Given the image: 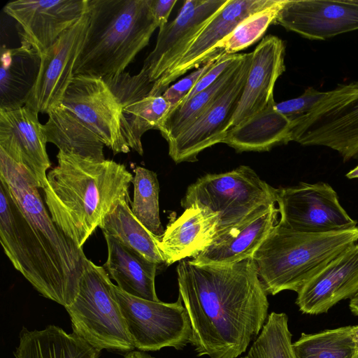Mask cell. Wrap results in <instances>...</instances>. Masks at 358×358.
<instances>
[{"mask_svg":"<svg viewBox=\"0 0 358 358\" xmlns=\"http://www.w3.org/2000/svg\"><path fill=\"white\" fill-rule=\"evenodd\" d=\"M134 197L131 211L153 235L159 237L164 230L159 217V184L156 173L141 166L134 170Z\"/></svg>","mask_w":358,"mask_h":358,"instance_id":"obj_32","label":"cell"},{"mask_svg":"<svg viewBox=\"0 0 358 358\" xmlns=\"http://www.w3.org/2000/svg\"><path fill=\"white\" fill-rule=\"evenodd\" d=\"M332 90L321 92L313 87L307 88L298 97L275 103L274 108L289 120L309 113L327 99Z\"/></svg>","mask_w":358,"mask_h":358,"instance_id":"obj_35","label":"cell"},{"mask_svg":"<svg viewBox=\"0 0 358 358\" xmlns=\"http://www.w3.org/2000/svg\"><path fill=\"white\" fill-rule=\"evenodd\" d=\"M113 291L136 349L182 350L190 343L191 323L180 296L176 302L165 303L131 296L115 285Z\"/></svg>","mask_w":358,"mask_h":358,"instance_id":"obj_9","label":"cell"},{"mask_svg":"<svg viewBox=\"0 0 358 358\" xmlns=\"http://www.w3.org/2000/svg\"><path fill=\"white\" fill-rule=\"evenodd\" d=\"M89 26L74 76L124 72L158 28L148 0H88Z\"/></svg>","mask_w":358,"mask_h":358,"instance_id":"obj_4","label":"cell"},{"mask_svg":"<svg viewBox=\"0 0 358 358\" xmlns=\"http://www.w3.org/2000/svg\"><path fill=\"white\" fill-rule=\"evenodd\" d=\"M122 244L159 266L166 265L158 247L159 237L150 232L134 216L128 201H121L99 225Z\"/></svg>","mask_w":358,"mask_h":358,"instance_id":"obj_28","label":"cell"},{"mask_svg":"<svg viewBox=\"0 0 358 358\" xmlns=\"http://www.w3.org/2000/svg\"><path fill=\"white\" fill-rule=\"evenodd\" d=\"M292 336L287 315L272 312L248 353L241 358H295Z\"/></svg>","mask_w":358,"mask_h":358,"instance_id":"obj_34","label":"cell"},{"mask_svg":"<svg viewBox=\"0 0 358 358\" xmlns=\"http://www.w3.org/2000/svg\"><path fill=\"white\" fill-rule=\"evenodd\" d=\"M101 351L75 333L56 325L41 330L22 327L15 358H99Z\"/></svg>","mask_w":358,"mask_h":358,"instance_id":"obj_26","label":"cell"},{"mask_svg":"<svg viewBox=\"0 0 358 358\" xmlns=\"http://www.w3.org/2000/svg\"><path fill=\"white\" fill-rule=\"evenodd\" d=\"M285 1L275 0L273 3L245 18L218 43L217 50L222 54L233 55L255 43L264 35L268 27L274 24Z\"/></svg>","mask_w":358,"mask_h":358,"instance_id":"obj_33","label":"cell"},{"mask_svg":"<svg viewBox=\"0 0 358 358\" xmlns=\"http://www.w3.org/2000/svg\"><path fill=\"white\" fill-rule=\"evenodd\" d=\"M43 124L47 143L59 151L96 160H105L103 142L69 109L60 104L48 113Z\"/></svg>","mask_w":358,"mask_h":358,"instance_id":"obj_27","label":"cell"},{"mask_svg":"<svg viewBox=\"0 0 358 358\" xmlns=\"http://www.w3.org/2000/svg\"><path fill=\"white\" fill-rule=\"evenodd\" d=\"M276 192L278 223L284 227L303 233H328L357 227L327 183L302 182Z\"/></svg>","mask_w":358,"mask_h":358,"instance_id":"obj_10","label":"cell"},{"mask_svg":"<svg viewBox=\"0 0 358 358\" xmlns=\"http://www.w3.org/2000/svg\"><path fill=\"white\" fill-rule=\"evenodd\" d=\"M217 230L215 214L197 206L185 208L159 237L158 247L166 265L197 256L211 243Z\"/></svg>","mask_w":358,"mask_h":358,"instance_id":"obj_22","label":"cell"},{"mask_svg":"<svg viewBox=\"0 0 358 358\" xmlns=\"http://www.w3.org/2000/svg\"><path fill=\"white\" fill-rule=\"evenodd\" d=\"M252 52L244 53L234 80L215 102L190 126L167 142L176 163L195 162L203 150L223 143L243 92Z\"/></svg>","mask_w":358,"mask_h":358,"instance_id":"obj_13","label":"cell"},{"mask_svg":"<svg viewBox=\"0 0 358 358\" xmlns=\"http://www.w3.org/2000/svg\"><path fill=\"white\" fill-rule=\"evenodd\" d=\"M41 64L40 55L29 47L1 49L0 110L16 109L25 106L36 80Z\"/></svg>","mask_w":358,"mask_h":358,"instance_id":"obj_24","label":"cell"},{"mask_svg":"<svg viewBox=\"0 0 358 358\" xmlns=\"http://www.w3.org/2000/svg\"><path fill=\"white\" fill-rule=\"evenodd\" d=\"M349 307L352 314L358 316V292L350 299Z\"/></svg>","mask_w":358,"mask_h":358,"instance_id":"obj_40","label":"cell"},{"mask_svg":"<svg viewBox=\"0 0 358 358\" xmlns=\"http://www.w3.org/2000/svg\"><path fill=\"white\" fill-rule=\"evenodd\" d=\"M275 0H229L203 27L177 62L154 83L150 96H160L169 85L188 71L199 68L222 53L217 45L245 18Z\"/></svg>","mask_w":358,"mask_h":358,"instance_id":"obj_16","label":"cell"},{"mask_svg":"<svg viewBox=\"0 0 358 358\" xmlns=\"http://www.w3.org/2000/svg\"><path fill=\"white\" fill-rule=\"evenodd\" d=\"M351 334L352 339L355 342L356 348L358 350V325L352 326L351 327Z\"/></svg>","mask_w":358,"mask_h":358,"instance_id":"obj_41","label":"cell"},{"mask_svg":"<svg viewBox=\"0 0 358 358\" xmlns=\"http://www.w3.org/2000/svg\"><path fill=\"white\" fill-rule=\"evenodd\" d=\"M358 292V244L345 250L298 292L296 304L304 314L326 313Z\"/></svg>","mask_w":358,"mask_h":358,"instance_id":"obj_21","label":"cell"},{"mask_svg":"<svg viewBox=\"0 0 358 358\" xmlns=\"http://www.w3.org/2000/svg\"><path fill=\"white\" fill-rule=\"evenodd\" d=\"M345 176L349 179L358 178V165L350 170Z\"/></svg>","mask_w":358,"mask_h":358,"instance_id":"obj_42","label":"cell"},{"mask_svg":"<svg viewBox=\"0 0 358 358\" xmlns=\"http://www.w3.org/2000/svg\"><path fill=\"white\" fill-rule=\"evenodd\" d=\"M88 0H17L4 12L17 24L21 45L40 55L76 24L87 10Z\"/></svg>","mask_w":358,"mask_h":358,"instance_id":"obj_14","label":"cell"},{"mask_svg":"<svg viewBox=\"0 0 358 358\" xmlns=\"http://www.w3.org/2000/svg\"><path fill=\"white\" fill-rule=\"evenodd\" d=\"M176 271L197 355L236 358L245 352L262 331L268 309L252 257L229 264L182 259Z\"/></svg>","mask_w":358,"mask_h":358,"instance_id":"obj_2","label":"cell"},{"mask_svg":"<svg viewBox=\"0 0 358 358\" xmlns=\"http://www.w3.org/2000/svg\"><path fill=\"white\" fill-rule=\"evenodd\" d=\"M61 104L92 130L113 153H128L120 127V106L104 80L74 76Z\"/></svg>","mask_w":358,"mask_h":358,"instance_id":"obj_11","label":"cell"},{"mask_svg":"<svg viewBox=\"0 0 358 358\" xmlns=\"http://www.w3.org/2000/svg\"><path fill=\"white\" fill-rule=\"evenodd\" d=\"M355 358H358V354L355 357Z\"/></svg>","mask_w":358,"mask_h":358,"instance_id":"obj_43","label":"cell"},{"mask_svg":"<svg viewBox=\"0 0 358 358\" xmlns=\"http://www.w3.org/2000/svg\"><path fill=\"white\" fill-rule=\"evenodd\" d=\"M43 192L52 221L79 248L121 201L134 176L122 164L59 151Z\"/></svg>","mask_w":358,"mask_h":358,"instance_id":"obj_3","label":"cell"},{"mask_svg":"<svg viewBox=\"0 0 358 358\" xmlns=\"http://www.w3.org/2000/svg\"><path fill=\"white\" fill-rule=\"evenodd\" d=\"M0 241L14 268L43 296L75 301L87 258L52 221L24 167L0 149Z\"/></svg>","mask_w":358,"mask_h":358,"instance_id":"obj_1","label":"cell"},{"mask_svg":"<svg viewBox=\"0 0 358 358\" xmlns=\"http://www.w3.org/2000/svg\"><path fill=\"white\" fill-rule=\"evenodd\" d=\"M124 358H155L145 352L133 350L124 355Z\"/></svg>","mask_w":358,"mask_h":358,"instance_id":"obj_39","label":"cell"},{"mask_svg":"<svg viewBox=\"0 0 358 358\" xmlns=\"http://www.w3.org/2000/svg\"><path fill=\"white\" fill-rule=\"evenodd\" d=\"M108 258L103 268L110 279L125 293L140 299L159 301L155 291V276L159 266L108 234H103Z\"/></svg>","mask_w":358,"mask_h":358,"instance_id":"obj_23","label":"cell"},{"mask_svg":"<svg viewBox=\"0 0 358 358\" xmlns=\"http://www.w3.org/2000/svg\"><path fill=\"white\" fill-rule=\"evenodd\" d=\"M276 190L242 165L198 178L188 187L181 206L185 209L197 206L215 214L218 231L238 224L263 206L276 204Z\"/></svg>","mask_w":358,"mask_h":358,"instance_id":"obj_7","label":"cell"},{"mask_svg":"<svg viewBox=\"0 0 358 358\" xmlns=\"http://www.w3.org/2000/svg\"><path fill=\"white\" fill-rule=\"evenodd\" d=\"M243 54L209 87L169 113L159 129L167 142L190 126L224 93L237 75Z\"/></svg>","mask_w":358,"mask_h":358,"instance_id":"obj_29","label":"cell"},{"mask_svg":"<svg viewBox=\"0 0 358 358\" xmlns=\"http://www.w3.org/2000/svg\"><path fill=\"white\" fill-rule=\"evenodd\" d=\"M241 54H222L220 55L213 66L204 74L197 82L193 89L187 94V96L179 103L178 105L183 103L190 99L196 94L205 90L213 83L220 75L229 67L235 61H236ZM174 109V108H173Z\"/></svg>","mask_w":358,"mask_h":358,"instance_id":"obj_37","label":"cell"},{"mask_svg":"<svg viewBox=\"0 0 358 358\" xmlns=\"http://www.w3.org/2000/svg\"><path fill=\"white\" fill-rule=\"evenodd\" d=\"M277 204L260 207L237 224L218 231L211 243L192 262L196 264H229L251 258L278 223Z\"/></svg>","mask_w":358,"mask_h":358,"instance_id":"obj_19","label":"cell"},{"mask_svg":"<svg viewBox=\"0 0 358 358\" xmlns=\"http://www.w3.org/2000/svg\"><path fill=\"white\" fill-rule=\"evenodd\" d=\"M275 103L229 129L223 143L237 152H261L289 142L291 121L275 110Z\"/></svg>","mask_w":358,"mask_h":358,"instance_id":"obj_25","label":"cell"},{"mask_svg":"<svg viewBox=\"0 0 358 358\" xmlns=\"http://www.w3.org/2000/svg\"><path fill=\"white\" fill-rule=\"evenodd\" d=\"M252 52L243 92L228 131L275 101L273 89L275 82L285 71V45L278 36L268 35L264 37Z\"/></svg>","mask_w":358,"mask_h":358,"instance_id":"obj_20","label":"cell"},{"mask_svg":"<svg viewBox=\"0 0 358 358\" xmlns=\"http://www.w3.org/2000/svg\"><path fill=\"white\" fill-rule=\"evenodd\" d=\"M89 26L87 11L41 55L39 71L25 106L46 113L61 104L74 74V66L83 47Z\"/></svg>","mask_w":358,"mask_h":358,"instance_id":"obj_12","label":"cell"},{"mask_svg":"<svg viewBox=\"0 0 358 358\" xmlns=\"http://www.w3.org/2000/svg\"><path fill=\"white\" fill-rule=\"evenodd\" d=\"M358 241V227L328 233H303L278 223L254 254L267 294L296 293L329 263Z\"/></svg>","mask_w":358,"mask_h":358,"instance_id":"obj_5","label":"cell"},{"mask_svg":"<svg viewBox=\"0 0 358 358\" xmlns=\"http://www.w3.org/2000/svg\"><path fill=\"white\" fill-rule=\"evenodd\" d=\"M274 24L310 40L358 29V0H286Z\"/></svg>","mask_w":358,"mask_h":358,"instance_id":"obj_17","label":"cell"},{"mask_svg":"<svg viewBox=\"0 0 358 358\" xmlns=\"http://www.w3.org/2000/svg\"><path fill=\"white\" fill-rule=\"evenodd\" d=\"M229 0H187L177 17L159 29L153 50L142 69L155 83L185 53L203 27Z\"/></svg>","mask_w":358,"mask_h":358,"instance_id":"obj_15","label":"cell"},{"mask_svg":"<svg viewBox=\"0 0 358 358\" xmlns=\"http://www.w3.org/2000/svg\"><path fill=\"white\" fill-rule=\"evenodd\" d=\"M103 266L87 259L77 296L65 309L73 332L94 348L125 354L135 346Z\"/></svg>","mask_w":358,"mask_h":358,"instance_id":"obj_6","label":"cell"},{"mask_svg":"<svg viewBox=\"0 0 358 358\" xmlns=\"http://www.w3.org/2000/svg\"><path fill=\"white\" fill-rule=\"evenodd\" d=\"M290 121V141L331 148L344 161L357 157L358 82L339 85L311 112Z\"/></svg>","mask_w":358,"mask_h":358,"instance_id":"obj_8","label":"cell"},{"mask_svg":"<svg viewBox=\"0 0 358 358\" xmlns=\"http://www.w3.org/2000/svg\"><path fill=\"white\" fill-rule=\"evenodd\" d=\"M352 326L302 333L292 343L295 358H355L358 354L351 334Z\"/></svg>","mask_w":358,"mask_h":358,"instance_id":"obj_31","label":"cell"},{"mask_svg":"<svg viewBox=\"0 0 358 358\" xmlns=\"http://www.w3.org/2000/svg\"><path fill=\"white\" fill-rule=\"evenodd\" d=\"M177 0H148L153 18L159 29L168 23L171 12Z\"/></svg>","mask_w":358,"mask_h":358,"instance_id":"obj_38","label":"cell"},{"mask_svg":"<svg viewBox=\"0 0 358 358\" xmlns=\"http://www.w3.org/2000/svg\"><path fill=\"white\" fill-rule=\"evenodd\" d=\"M219 57L210 59L206 63L202 64L201 66L196 69V70L190 73L186 77L169 86L166 89V90L162 94V96L170 103L171 106V110L179 104V103L193 89L201 77L213 66Z\"/></svg>","mask_w":358,"mask_h":358,"instance_id":"obj_36","label":"cell"},{"mask_svg":"<svg viewBox=\"0 0 358 358\" xmlns=\"http://www.w3.org/2000/svg\"><path fill=\"white\" fill-rule=\"evenodd\" d=\"M171 108L162 95H149L120 107L121 130L130 149L143 155V135L148 130H159Z\"/></svg>","mask_w":358,"mask_h":358,"instance_id":"obj_30","label":"cell"},{"mask_svg":"<svg viewBox=\"0 0 358 358\" xmlns=\"http://www.w3.org/2000/svg\"><path fill=\"white\" fill-rule=\"evenodd\" d=\"M38 115L25 106L0 110V149L22 165L38 187L43 189L51 163L43 124Z\"/></svg>","mask_w":358,"mask_h":358,"instance_id":"obj_18","label":"cell"}]
</instances>
